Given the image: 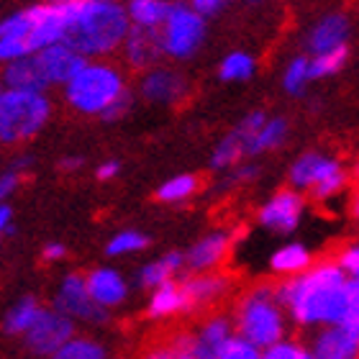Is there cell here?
<instances>
[{
	"label": "cell",
	"instance_id": "obj_1",
	"mask_svg": "<svg viewBox=\"0 0 359 359\" xmlns=\"http://www.w3.org/2000/svg\"><path fill=\"white\" fill-rule=\"evenodd\" d=\"M280 303L298 331H318L344 321L354 287L337 257L316 259L306 272L275 280Z\"/></svg>",
	"mask_w": 359,
	"mask_h": 359
},
{
	"label": "cell",
	"instance_id": "obj_2",
	"mask_svg": "<svg viewBox=\"0 0 359 359\" xmlns=\"http://www.w3.org/2000/svg\"><path fill=\"white\" fill-rule=\"evenodd\" d=\"M131 26L123 0H80L69 11L65 41L88 60H108L121 54Z\"/></svg>",
	"mask_w": 359,
	"mask_h": 359
},
{
	"label": "cell",
	"instance_id": "obj_3",
	"mask_svg": "<svg viewBox=\"0 0 359 359\" xmlns=\"http://www.w3.org/2000/svg\"><path fill=\"white\" fill-rule=\"evenodd\" d=\"M75 6H57V3L41 0V3L8 13L0 21V62L6 65L11 60H18V57L41 52L49 44L65 41L69 11Z\"/></svg>",
	"mask_w": 359,
	"mask_h": 359
},
{
	"label": "cell",
	"instance_id": "obj_4",
	"mask_svg": "<svg viewBox=\"0 0 359 359\" xmlns=\"http://www.w3.org/2000/svg\"><path fill=\"white\" fill-rule=\"evenodd\" d=\"M128 88L131 85H128L126 65L123 62L118 65L113 62V57H108V60H88L85 67L60 93L62 103L69 111L85 118H100Z\"/></svg>",
	"mask_w": 359,
	"mask_h": 359
},
{
	"label": "cell",
	"instance_id": "obj_5",
	"mask_svg": "<svg viewBox=\"0 0 359 359\" xmlns=\"http://www.w3.org/2000/svg\"><path fill=\"white\" fill-rule=\"evenodd\" d=\"M233 321H236V331L241 337H247L262 352L283 337H287V329L292 326L287 311L277 298L275 283H269V280L249 285L236 298Z\"/></svg>",
	"mask_w": 359,
	"mask_h": 359
},
{
	"label": "cell",
	"instance_id": "obj_6",
	"mask_svg": "<svg viewBox=\"0 0 359 359\" xmlns=\"http://www.w3.org/2000/svg\"><path fill=\"white\" fill-rule=\"evenodd\" d=\"M54 116V100L49 90H0V144L21 147L34 142Z\"/></svg>",
	"mask_w": 359,
	"mask_h": 359
},
{
	"label": "cell",
	"instance_id": "obj_7",
	"mask_svg": "<svg viewBox=\"0 0 359 359\" xmlns=\"http://www.w3.org/2000/svg\"><path fill=\"white\" fill-rule=\"evenodd\" d=\"M352 175L331 154L318 149L303 151L287 167V185L308 195L313 203H329L344 193Z\"/></svg>",
	"mask_w": 359,
	"mask_h": 359
},
{
	"label": "cell",
	"instance_id": "obj_8",
	"mask_svg": "<svg viewBox=\"0 0 359 359\" xmlns=\"http://www.w3.org/2000/svg\"><path fill=\"white\" fill-rule=\"evenodd\" d=\"M208 21L190 0H172L165 23L159 26L167 62L182 65L198 57L208 39Z\"/></svg>",
	"mask_w": 359,
	"mask_h": 359
},
{
	"label": "cell",
	"instance_id": "obj_9",
	"mask_svg": "<svg viewBox=\"0 0 359 359\" xmlns=\"http://www.w3.org/2000/svg\"><path fill=\"white\" fill-rule=\"evenodd\" d=\"M52 306L60 308L62 313L72 316L80 326H88V329H105L113 321V311L103 308L90 295L83 272H67L62 277L52 295Z\"/></svg>",
	"mask_w": 359,
	"mask_h": 359
},
{
	"label": "cell",
	"instance_id": "obj_10",
	"mask_svg": "<svg viewBox=\"0 0 359 359\" xmlns=\"http://www.w3.org/2000/svg\"><path fill=\"white\" fill-rule=\"evenodd\" d=\"M134 90L139 100L154 108H180L193 95V85L182 69L175 67V62H162L157 67L139 72Z\"/></svg>",
	"mask_w": 359,
	"mask_h": 359
},
{
	"label": "cell",
	"instance_id": "obj_11",
	"mask_svg": "<svg viewBox=\"0 0 359 359\" xmlns=\"http://www.w3.org/2000/svg\"><path fill=\"white\" fill-rule=\"evenodd\" d=\"M75 334H77L75 318L67 313H62L60 308H54L52 303H49V306L41 308V313H39V318L34 321V326L18 339V344H21V349L29 354V357L57 359V352H60L62 346L67 344Z\"/></svg>",
	"mask_w": 359,
	"mask_h": 359
},
{
	"label": "cell",
	"instance_id": "obj_12",
	"mask_svg": "<svg viewBox=\"0 0 359 359\" xmlns=\"http://www.w3.org/2000/svg\"><path fill=\"white\" fill-rule=\"evenodd\" d=\"M308 195L295 187H283L257 208V226L275 236H292L306 218Z\"/></svg>",
	"mask_w": 359,
	"mask_h": 359
},
{
	"label": "cell",
	"instance_id": "obj_13",
	"mask_svg": "<svg viewBox=\"0 0 359 359\" xmlns=\"http://www.w3.org/2000/svg\"><path fill=\"white\" fill-rule=\"evenodd\" d=\"M182 295H185V316L203 313L208 308L221 306L233 292V277L224 269L210 272H185L180 277Z\"/></svg>",
	"mask_w": 359,
	"mask_h": 359
},
{
	"label": "cell",
	"instance_id": "obj_14",
	"mask_svg": "<svg viewBox=\"0 0 359 359\" xmlns=\"http://www.w3.org/2000/svg\"><path fill=\"white\" fill-rule=\"evenodd\" d=\"M269 116L264 111H252L247 113L244 118L236 123V126L229 131L226 136H221V142L213 147V151H210L208 157V170L213 175H221L226 172V170H231V167H236L239 162H244L247 157V144L249 139L262 128V123L267 121Z\"/></svg>",
	"mask_w": 359,
	"mask_h": 359
},
{
	"label": "cell",
	"instance_id": "obj_15",
	"mask_svg": "<svg viewBox=\"0 0 359 359\" xmlns=\"http://www.w3.org/2000/svg\"><path fill=\"white\" fill-rule=\"evenodd\" d=\"M121 62L126 65L131 72H144L167 62L165 44H162V31L147 29V26H131L126 41L121 46Z\"/></svg>",
	"mask_w": 359,
	"mask_h": 359
},
{
	"label": "cell",
	"instance_id": "obj_16",
	"mask_svg": "<svg viewBox=\"0 0 359 359\" xmlns=\"http://www.w3.org/2000/svg\"><path fill=\"white\" fill-rule=\"evenodd\" d=\"M236 241V233L229 229H213V231L203 233L201 239L193 241L185 249V264L187 272H210V269H221L229 259Z\"/></svg>",
	"mask_w": 359,
	"mask_h": 359
},
{
	"label": "cell",
	"instance_id": "obj_17",
	"mask_svg": "<svg viewBox=\"0 0 359 359\" xmlns=\"http://www.w3.org/2000/svg\"><path fill=\"white\" fill-rule=\"evenodd\" d=\"M39 60V67L44 72L46 83L52 90H62L72 77L85 67L88 57L72 49L67 41H57V44L44 46L41 52H34Z\"/></svg>",
	"mask_w": 359,
	"mask_h": 359
},
{
	"label": "cell",
	"instance_id": "obj_18",
	"mask_svg": "<svg viewBox=\"0 0 359 359\" xmlns=\"http://www.w3.org/2000/svg\"><path fill=\"white\" fill-rule=\"evenodd\" d=\"M311 357L313 359H359V329L346 323H334L311 331Z\"/></svg>",
	"mask_w": 359,
	"mask_h": 359
},
{
	"label": "cell",
	"instance_id": "obj_19",
	"mask_svg": "<svg viewBox=\"0 0 359 359\" xmlns=\"http://www.w3.org/2000/svg\"><path fill=\"white\" fill-rule=\"evenodd\" d=\"M88 280L90 295L108 311H118L126 306L128 295H131V285H128L126 275L113 264H97L90 272H85Z\"/></svg>",
	"mask_w": 359,
	"mask_h": 359
},
{
	"label": "cell",
	"instance_id": "obj_20",
	"mask_svg": "<svg viewBox=\"0 0 359 359\" xmlns=\"http://www.w3.org/2000/svg\"><path fill=\"white\" fill-rule=\"evenodd\" d=\"M349 36H352L349 18L344 13H326L308 29L306 39H303V49L306 54H321L349 44Z\"/></svg>",
	"mask_w": 359,
	"mask_h": 359
},
{
	"label": "cell",
	"instance_id": "obj_21",
	"mask_svg": "<svg viewBox=\"0 0 359 359\" xmlns=\"http://www.w3.org/2000/svg\"><path fill=\"white\" fill-rule=\"evenodd\" d=\"M187 272L185 264V252H165L162 257L151 259V262H144L142 267L136 269L134 275V285L139 290L151 292L157 290L159 285L170 283V280H177Z\"/></svg>",
	"mask_w": 359,
	"mask_h": 359
},
{
	"label": "cell",
	"instance_id": "obj_22",
	"mask_svg": "<svg viewBox=\"0 0 359 359\" xmlns=\"http://www.w3.org/2000/svg\"><path fill=\"white\" fill-rule=\"evenodd\" d=\"M233 334H236L233 313H210L195 329V359H216L221 344Z\"/></svg>",
	"mask_w": 359,
	"mask_h": 359
},
{
	"label": "cell",
	"instance_id": "obj_23",
	"mask_svg": "<svg viewBox=\"0 0 359 359\" xmlns=\"http://www.w3.org/2000/svg\"><path fill=\"white\" fill-rule=\"evenodd\" d=\"M313 262H316L313 249L308 247V244H303V241L290 239L285 241V244H280L277 249H272V255L267 257V269L275 280H280V277H292L306 272Z\"/></svg>",
	"mask_w": 359,
	"mask_h": 359
},
{
	"label": "cell",
	"instance_id": "obj_24",
	"mask_svg": "<svg viewBox=\"0 0 359 359\" xmlns=\"http://www.w3.org/2000/svg\"><path fill=\"white\" fill-rule=\"evenodd\" d=\"M144 316L154 323L170 321L175 316H185V295H182V285L177 280L159 285L157 290L149 292L147 306H144Z\"/></svg>",
	"mask_w": 359,
	"mask_h": 359
},
{
	"label": "cell",
	"instance_id": "obj_25",
	"mask_svg": "<svg viewBox=\"0 0 359 359\" xmlns=\"http://www.w3.org/2000/svg\"><path fill=\"white\" fill-rule=\"evenodd\" d=\"M3 85L6 88H23V90H49L52 93L44 72L39 67L36 54L6 62L3 65Z\"/></svg>",
	"mask_w": 359,
	"mask_h": 359
},
{
	"label": "cell",
	"instance_id": "obj_26",
	"mask_svg": "<svg viewBox=\"0 0 359 359\" xmlns=\"http://www.w3.org/2000/svg\"><path fill=\"white\" fill-rule=\"evenodd\" d=\"M287 139H290V121L285 118V116H269L262 123V128L249 139L247 157L257 159L262 157V154H272V151L283 149Z\"/></svg>",
	"mask_w": 359,
	"mask_h": 359
},
{
	"label": "cell",
	"instance_id": "obj_27",
	"mask_svg": "<svg viewBox=\"0 0 359 359\" xmlns=\"http://www.w3.org/2000/svg\"><path fill=\"white\" fill-rule=\"evenodd\" d=\"M41 308L44 306L39 303L36 295H21L15 303H11L6 316H3V337L18 341V339L34 326V321H36L39 313H41Z\"/></svg>",
	"mask_w": 359,
	"mask_h": 359
},
{
	"label": "cell",
	"instance_id": "obj_28",
	"mask_svg": "<svg viewBox=\"0 0 359 359\" xmlns=\"http://www.w3.org/2000/svg\"><path fill=\"white\" fill-rule=\"evenodd\" d=\"M257 57L244 52V49H233L218 62V80L221 83H249L257 75Z\"/></svg>",
	"mask_w": 359,
	"mask_h": 359
},
{
	"label": "cell",
	"instance_id": "obj_29",
	"mask_svg": "<svg viewBox=\"0 0 359 359\" xmlns=\"http://www.w3.org/2000/svg\"><path fill=\"white\" fill-rule=\"evenodd\" d=\"M201 190V177L198 175H175V177L165 180L162 185L154 190V198L165 205H177V203H185L190 198H195Z\"/></svg>",
	"mask_w": 359,
	"mask_h": 359
},
{
	"label": "cell",
	"instance_id": "obj_30",
	"mask_svg": "<svg viewBox=\"0 0 359 359\" xmlns=\"http://www.w3.org/2000/svg\"><path fill=\"white\" fill-rule=\"evenodd\" d=\"M123 3H126L131 23L147 26V29H159L172 6V0H123Z\"/></svg>",
	"mask_w": 359,
	"mask_h": 359
},
{
	"label": "cell",
	"instance_id": "obj_31",
	"mask_svg": "<svg viewBox=\"0 0 359 359\" xmlns=\"http://www.w3.org/2000/svg\"><path fill=\"white\" fill-rule=\"evenodd\" d=\"M313 83L311 75V54H295L283 69V90L290 97H303Z\"/></svg>",
	"mask_w": 359,
	"mask_h": 359
},
{
	"label": "cell",
	"instance_id": "obj_32",
	"mask_svg": "<svg viewBox=\"0 0 359 359\" xmlns=\"http://www.w3.org/2000/svg\"><path fill=\"white\" fill-rule=\"evenodd\" d=\"M147 247H149L147 233H142L139 229H121L105 244V257L108 259H123V257L142 255V252H147Z\"/></svg>",
	"mask_w": 359,
	"mask_h": 359
},
{
	"label": "cell",
	"instance_id": "obj_33",
	"mask_svg": "<svg viewBox=\"0 0 359 359\" xmlns=\"http://www.w3.org/2000/svg\"><path fill=\"white\" fill-rule=\"evenodd\" d=\"M259 175H262V167L257 165L255 159H252V162H239L236 167L221 172L218 182L213 185V195H224V193H229V190H236V187L252 185L255 180H259Z\"/></svg>",
	"mask_w": 359,
	"mask_h": 359
},
{
	"label": "cell",
	"instance_id": "obj_34",
	"mask_svg": "<svg viewBox=\"0 0 359 359\" xmlns=\"http://www.w3.org/2000/svg\"><path fill=\"white\" fill-rule=\"evenodd\" d=\"M346 62H349V44L337 46V49H329V52H321V54H311V75H313V83L341 72L346 67Z\"/></svg>",
	"mask_w": 359,
	"mask_h": 359
},
{
	"label": "cell",
	"instance_id": "obj_35",
	"mask_svg": "<svg viewBox=\"0 0 359 359\" xmlns=\"http://www.w3.org/2000/svg\"><path fill=\"white\" fill-rule=\"evenodd\" d=\"M108 346L103 341H97L95 337H83L75 334L67 344L57 352V359H105L108 357Z\"/></svg>",
	"mask_w": 359,
	"mask_h": 359
},
{
	"label": "cell",
	"instance_id": "obj_36",
	"mask_svg": "<svg viewBox=\"0 0 359 359\" xmlns=\"http://www.w3.org/2000/svg\"><path fill=\"white\" fill-rule=\"evenodd\" d=\"M216 359H264V352L236 331L233 337H229L224 344H221Z\"/></svg>",
	"mask_w": 359,
	"mask_h": 359
},
{
	"label": "cell",
	"instance_id": "obj_37",
	"mask_svg": "<svg viewBox=\"0 0 359 359\" xmlns=\"http://www.w3.org/2000/svg\"><path fill=\"white\" fill-rule=\"evenodd\" d=\"M264 359H313V357H311V344L308 341L287 334L280 341H275L269 349H264Z\"/></svg>",
	"mask_w": 359,
	"mask_h": 359
},
{
	"label": "cell",
	"instance_id": "obj_38",
	"mask_svg": "<svg viewBox=\"0 0 359 359\" xmlns=\"http://www.w3.org/2000/svg\"><path fill=\"white\" fill-rule=\"evenodd\" d=\"M334 257H337V262L344 267V272H346V277H349L352 287L359 292V239L346 241L344 247L339 249Z\"/></svg>",
	"mask_w": 359,
	"mask_h": 359
},
{
	"label": "cell",
	"instance_id": "obj_39",
	"mask_svg": "<svg viewBox=\"0 0 359 359\" xmlns=\"http://www.w3.org/2000/svg\"><path fill=\"white\" fill-rule=\"evenodd\" d=\"M136 97H139V95H136V90L128 88L126 93H123V95H121L118 100H116V103H113L111 108L103 113V116H100V121H105V123H116V121H123L128 113L134 111Z\"/></svg>",
	"mask_w": 359,
	"mask_h": 359
},
{
	"label": "cell",
	"instance_id": "obj_40",
	"mask_svg": "<svg viewBox=\"0 0 359 359\" xmlns=\"http://www.w3.org/2000/svg\"><path fill=\"white\" fill-rule=\"evenodd\" d=\"M198 11H201L205 18H218L221 13H226L233 3H239V0H190Z\"/></svg>",
	"mask_w": 359,
	"mask_h": 359
},
{
	"label": "cell",
	"instance_id": "obj_41",
	"mask_svg": "<svg viewBox=\"0 0 359 359\" xmlns=\"http://www.w3.org/2000/svg\"><path fill=\"white\" fill-rule=\"evenodd\" d=\"M21 182H23V175L11 170V167H6L3 175H0V201H8V198L21 187Z\"/></svg>",
	"mask_w": 359,
	"mask_h": 359
},
{
	"label": "cell",
	"instance_id": "obj_42",
	"mask_svg": "<svg viewBox=\"0 0 359 359\" xmlns=\"http://www.w3.org/2000/svg\"><path fill=\"white\" fill-rule=\"evenodd\" d=\"M34 165H36V157H34L31 151H15L13 157L8 159V167L21 175H29L31 170H34Z\"/></svg>",
	"mask_w": 359,
	"mask_h": 359
},
{
	"label": "cell",
	"instance_id": "obj_43",
	"mask_svg": "<svg viewBox=\"0 0 359 359\" xmlns=\"http://www.w3.org/2000/svg\"><path fill=\"white\" fill-rule=\"evenodd\" d=\"M121 175V162L118 159H103L100 165L95 167V180L100 182H111Z\"/></svg>",
	"mask_w": 359,
	"mask_h": 359
},
{
	"label": "cell",
	"instance_id": "obj_44",
	"mask_svg": "<svg viewBox=\"0 0 359 359\" xmlns=\"http://www.w3.org/2000/svg\"><path fill=\"white\" fill-rule=\"evenodd\" d=\"M0 233H3V236H15L13 205L8 201H0Z\"/></svg>",
	"mask_w": 359,
	"mask_h": 359
},
{
	"label": "cell",
	"instance_id": "obj_45",
	"mask_svg": "<svg viewBox=\"0 0 359 359\" xmlns=\"http://www.w3.org/2000/svg\"><path fill=\"white\" fill-rule=\"evenodd\" d=\"M67 252H69V249L65 247L62 241H49V244H44V249H41V259H44V262H49V264L62 262V259L67 257Z\"/></svg>",
	"mask_w": 359,
	"mask_h": 359
},
{
	"label": "cell",
	"instance_id": "obj_46",
	"mask_svg": "<svg viewBox=\"0 0 359 359\" xmlns=\"http://www.w3.org/2000/svg\"><path fill=\"white\" fill-rule=\"evenodd\" d=\"M85 167V157L83 154H65V157L57 162V170L62 175H75Z\"/></svg>",
	"mask_w": 359,
	"mask_h": 359
},
{
	"label": "cell",
	"instance_id": "obj_47",
	"mask_svg": "<svg viewBox=\"0 0 359 359\" xmlns=\"http://www.w3.org/2000/svg\"><path fill=\"white\" fill-rule=\"evenodd\" d=\"M349 213H352V218L359 224V180H357V187H354V193H352V203H349Z\"/></svg>",
	"mask_w": 359,
	"mask_h": 359
},
{
	"label": "cell",
	"instance_id": "obj_48",
	"mask_svg": "<svg viewBox=\"0 0 359 359\" xmlns=\"http://www.w3.org/2000/svg\"><path fill=\"white\" fill-rule=\"evenodd\" d=\"M262 3H267V0H239V6H247V8H257L262 6Z\"/></svg>",
	"mask_w": 359,
	"mask_h": 359
},
{
	"label": "cell",
	"instance_id": "obj_49",
	"mask_svg": "<svg viewBox=\"0 0 359 359\" xmlns=\"http://www.w3.org/2000/svg\"><path fill=\"white\" fill-rule=\"evenodd\" d=\"M352 177H354V180H359V162H357V165H354V170H352Z\"/></svg>",
	"mask_w": 359,
	"mask_h": 359
}]
</instances>
